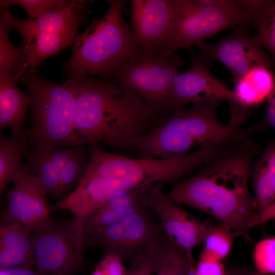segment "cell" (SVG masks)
Here are the masks:
<instances>
[{
    "mask_svg": "<svg viewBox=\"0 0 275 275\" xmlns=\"http://www.w3.org/2000/svg\"><path fill=\"white\" fill-rule=\"evenodd\" d=\"M259 149L252 138L236 149L199 168L166 194L176 204L197 208L242 237L253 241L251 230L261 224L249 188L253 160Z\"/></svg>",
    "mask_w": 275,
    "mask_h": 275,
    "instance_id": "1",
    "label": "cell"
},
{
    "mask_svg": "<svg viewBox=\"0 0 275 275\" xmlns=\"http://www.w3.org/2000/svg\"><path fill=\"white\" fill-rule=\"evenodd\" d=\"M67 80L75 96L74 128L88 146H124L170 116L118 84L91 76Z\"/></svg>",
    "mask_w": 275,
    "mask_h": 275,
    "instance_id": "2",
    "label": "cell"
},
{
    "mask_svg": "<svg viewBox=\"0 0 275 275\" xmlns=\"http://www.w3.org/2000/svg\"><path fill=\"white\" fill-rule=\"evenodd\" d=\"M219 104L200 102L187 109H175L164 122L124 146L133 148L143 158L168 159L183 156L197 147L232 140L243 128H234L218 119Z\"/></svg>",
    "mask_w": 275,
    "mask_h": 275,
    "instance_id": "3",
    "label": "cell"
},
{
    "mask_svg": "<svg viewBox=\"0 0 275 275\" xmlns=\"http://www.w3.org/2000/svg\"><path fill=\"white\" fill-rule=\"evenodd\" d=\"M125 2L108 1V9L99 19H93L85 31L77 34L72 52L65 63L67 79L97 75L102 80L115 76L138 48L125 22Z\"/></svg>",
    "mask_w": 275,
    "mask_h": 275,
    "instance_id": "4",
    "label": "cell"
},
{
    "mask_svg": "<svg viewBox=\"0 0 275 275\" xmlns=\"http://www.w3.org/2000/svg\"><path fill=\"white\" fill-rule=\"evenodd\" d=\"M90 148L89 166L84 178L118 179L134 189L175 182L193 170L229 153L233 147L228 142L209 144L183 156L168 159H134L104 151L97 145Z\"/></svg>",
    "mask_w": 275,
    "mask_h": 275,
    "instance_id": "5",
    "label": "cell"
},
{
    "mask_svg": "<svg viewBox=\"0 0 275 275\" xmlns=\"http://www.w3.org/2000/svg\"><path fill=\"white\" fill-rule=\"evenodd\" d=\"M17 81L27 87L31 99V124L26 130L28 142L56 147L87 146L74 128L75 96L69 80L53 82L43 77L37 68H29Z\"/></svg>",
    "mask_w": 275,
    "mask_h": 275,
    "instance_id": "6",
    "label": "cell"
},
{
    "mask_svg": "<svg viewBox=\"0 0 275 275\" xmlns=\"http://www.w3.org/2000/svg\"><path fill=\"white\" fill-rule=\"evenodd\" d=\"M173 18L170 37L162 52L171 54L189 48L227 29L251 23L249 1L172 0Z\"/></svg>",
    "mask_w": 275,
    "mask_h": 275,
    "instance_id": "7",
    "label": "cell"
},
{
    "mask_svg": "<svg viewBox=\"0 0 275 275\" xmlns=\"http://www.w3.org/2000/svg\"><path fill=\"white\" fill-rule=\"evenodd\" d=\"M84 1H63L51 12L36 19L13 15L12 29L21 37L24 69L36 68L72 45L87 11Z\"/></svg>",
    "mask_w": 275,
    "mask_h": 275,
    "instance_id": "8",
    "label": "cell"
},
{
    "mask_svg": "<svg viewBox=\"0 0 275 275\" xmlns=\"http://www.w3.org/2000/svg\"><path fill=\"white\" fill-rule=\"evenodd\" d=\"M35 268L42 275H77L86 250L83 218L55 223L49 217L31 232Z\"/></svg>",
    "mask_w": 275,
    "mask_h": 275,
    "instance_id": "9",
    "label": "cell"
},
{
    "mask_svg": "<svg viewBox=\"0 0 275 275\" xmlns=\"http://www.w3.org/2000/svg\"><path fill=\"white\" fill-rule=\"evenodd\" d=\"M184 60L173 53L138 48L115 75L117 84L140 95L148 103L171 114L170 92Z\"/></svg>",
    "mask_w": 275,
    "mask_h": 275,
    "instance_id": "10",
    "label": "cell"
},
{
    "mask_svg": "<svg viewBox=\"0 0 275 275\" xmlns=\"http://www.w3.org/2000/svg\"><path fill=\"white\" fill-rule=\"evenodd\" d=\"M163 234L155 215L143 205L119 222L84 234L86 248L96 246L105 255H113L131 262L152 242Z\"/></svg>",
    "mask_w": 275,
    "mask_h": 275,
    "instance_id": "11",
    "label": "cell"
},
{
    "mask_svg": "<svg viewBox=\"0 0 275 275\" xmlns=\"http://www.w3.org/2000/svg\"><path fill=\"white\" fill-rule=\"evenodd\" d=\"M140 201L158 217L166 236L190 255L195 246L204 244L209 225L172 201L159 185L151 184L142 188Z\"/></svg>",
    "mask_w": 275,
    "mask_h": 275,
    "instance_id": "12",
    "label": "cell"
},
{
    "mask_svg": "<svg viewBox=\"0 0 275 275\" xmlns=\"http://www.w3.org/2000/svg\"><path fill=\"white\" fill-rule=\"evenodd\" d=\"M210 61L203 54H193L190 67L175 75L170 92L172 111L189 103L236 100L234 90L211 72Z\"/></svg>",
    "mask_w": 275,
    "mask_h": 275,
    "instance_id": "13",
    "label": "cell"
},
{
    "mask_svg": "<svg viewBox=\"0 0 275 275\" xmlns=\"http://www.w3.org/2000/svg\"><path fill=\"white\" fill-rule=\"evenodd\" d=\"M248 32L246 24H240L231 34L215 44L203 41L197 45L209 60L218 61L224 65L235 81L255 67L270 69L272 67V59Z\"/></svg>",
    "mask_w": 275,
    "mask_h": 275,
    "instance_id": "14",
    "label": "cell"
},
{
    "mask_svg": "<svg viewBox=\"0 0 275 275\" xmlns=\"http://www.w3.org/2000/svg\"><path fill=\"white\" fill-rule=\"evenodd\" d=\"M131 33L138 48L163 52L171 32L172 0H132Z\"/></svg>",
    "mask_w": 275,
    "mask_h": 275,
    "instance_id": "15",
    "label": "cell"
},
{
    "mask_svg": "<svg viewBox=\"0 0 275 275\" xmlns=\"http://www.w3.org/2000/svg\"><path fill=\"white\" fill-rule=\"evenodd\" d=\"M8 193V214L12 224L32 230L48 219L51 211L47 195L37 179L21 170L15 176Z\"/></svg>",
    "mask_w": 275,
    "mask_h": 275,
    "instance_id": "16",
    "label": "cell"
},
{
    "mask_svg": "<svg viewBox=\"0 0 275 275\" xmlns=\"http://www.w3.org/2000/svg\"><path fill=\"white\" fill-rule=\"evenodd\" d=\"M236 100L228 101L231 114L229 123L240 127L249 116V108L256 107L266 101L275 91L272 69L255 67L234 81Z\"/></svg>",
    "mask_w": 275,
    "mask_h": 275,
    "instance_id": "17",
    "label": "cell"
},
{
    "mask_svg": "<svg viewBox=\"0 0 275 275\" xmlns=\"http://www.w3.org/2000/svg\"><path fill=\"white\" fill-rule=\"evenodd\" d=\"M13 75L0 73V132L10 129L12 136H26L25 123L31 99L17 86Z\"/></svg>",
    "mask_w": 275,
    "mask_h": 275,
    "instance_id": "18",
    "label": "cell"
},
{
    "mask_svg": "<svg viewBox=\"0 0 275 275\" xmlns=\"http://www.w3.org/2000/svg\"><path fill=\"white\" fill-rule=\"evenodd\" d=\"M142 189L134 188L115 195L86 215L83 218L84 234L112 225L134 212L142 206Z\"/></svg>",
    "mask_w": 275,
    "mask_h": 275,
    "instance_id": "19",
    "label": "cell"
},
{
    "mask_svg": "<svg viewBox=\"0 0 275 275\" xmlns=\"http://www.w3.org/2000/svg\"><path fill=\"white\" fill-rule=\"evenodd\" d=\"M256 210L260 215L275 207V142L270 141L250 169Z\"/></svg>",
    "mask_w": 275,
    "mask_h": 275,
    "instance_id": "20",
    "label": "cell"
},
{
    "mask_svg": "<svg viewBox=\"0 0 275 275\" xmlns=\"http://www.w3.org/2000/svg\"><path fill=\"white\" fill-rule=\"evenodd\" d=\"M22 170L37 179L47 196L59 201V172L48 158L42 142H28Z\"/></svg>",
    "mask_w": 275,
    "mask_h": 275,
    "instance_id": "21",
    "label": "cell"
},
{
    "mask_svg": "<svg viewBox=\"0 0 275 275\" xmlns=\"http://www.w3.org/2000/svg\"><path fill=\"white\" fill-rule=\"evenodd\" d=\"M26 136H7L0 132V194L23 169Z\"/></svg>",
    "mask_w": 275,
    "mask_h": 275,
    "instance_id": "22",
    "label": "cell"
},
{
    "mask_svg": "<svg viewBox=\"0 0 275 275\" xmlns=\"http://www.w3.org/2000/svg\"><path fill=\"white\" fill-rule=\"evenodd\" d=\"M13 15L10 9L0 8V73H9L17 80L24 71L21 47L13 44L9 38Z\"/></svg>",
    "mask_w": 275,
    "mask_h": 275,
    "instance_id": "23",
    "label": "cell"
},
{
    "mask_svg": "<svg viewBox=\"0 0 275 275\" xmlns=\"http://www.w3.org/2000/svg\"><path fill=\"white\" fill-rule=\"evenodd\" d=\"M252 24L257 30L253 36L258 43L275 55V1H251Z\"/></svg>",
    "mask_w": 275,
    "mask_h": 275,
    "instance_id": "24",
    "label": "cell"
},
{
    "mask_svg": "<svg viewBox=\"0 0 275 275\" xmlns=\"http://www.w3.org/2000/svg\"><path fill=\"white\" fill-rule=\"evenodd\" d=\"M90 150V146L78 147L74 154L59 171V201L68 196L86 175L89 166Z\"/></svg>",
    "mask_w": 275,
    "mask_h": 275,
    "instance_id": "25",
    "label": "cell"
},
{
    "mask_svg": "<svg viewBox=\"0 0 275 275\" xmlns=\"http://www.w3.org/2000/svg\"><path fill=\"white\" fill-rule=\"evenodd\" d=\"M193 267L192 256L165 235L155 275H188Z\"/></svg>",
    "mask_w": 275,
    "mask_h": 275,
    "instance_id": "26",
    "label": "cell"
},
{
    "mask_svg": "<svg viewBox=\"0 0 275 275\" xmlns=\"http://www.w3.org/2000/svg\"><path fill=\"white\" fill-rule=\"evenodd\" d=\"M239 234L219 223L209 225L205 236L204 249L200 255V260L221 261L230 253L233 241Z\"/></svg>",
    "mask_w": 275,
    "mask_h": 275,
    "instance_id": "27",
    "label": "cell"
},
{
    "mask_svg": "<svg viewBox=\"0 0 275 275\" xmlns=\"http://www.w3.org/2000/svg\"><path fill=\"white\" fill-rule=\"evenodd\" d=\"M164 234L152 242L131 262L125 275H155L160 259Z\"/></svg>",
    "mask_w": 275,
    "mask_h": 275,
    "instance_id": "28",
    "label": "cell"
},
{
    "mask_svg": "<svg viewBox=\"0 0 275 275\" xmlns=\"http://www.w3.org/2000/svg\"><path fill=\"white\" fill-rule=\"evenodd\" d=\"M254 263L258 272L266 275L275 272V238L268 237L259 241L253 254Z\"/></svg>",
    "mask_w": 275,
    "mask_h": 275,
    "instance_id": "29",
    "label": "cell"
},
{
    "mask_svg": "<svg viewBox=\"0 0 275 275\" xmlns=\"http://www.w3.org/2000/svg\"><path fill=\"white\" fill-rule=\"evenodd\" d=\"M63 0H0V8H8L17 5L26 12L29 19H36L51 12Z\"/></svg>",
    "mask_w": 275,
    "mask_h": 275,
    "instance_id": "30",
    "label": "cell"
},
{
    "mask_svg": "<svg viewBox=\"0 0 275 275\" xmlns=\"http://www.w3.org/2000/svg\"><path fill=\"white\" fill-rule=\"evenodd\" d=\"M43 146L48 158L58 172L74 154L78 147H56L44 144Z\"/></svg>",
    "mask_w": 275,
    "mask_h": 275,
    "instance_id": "31",
    "label": "cell"
},
{
    "mask_svg": "<svg viewBox=\"0 0 275 275\" xmlns=\"http://www.w3.org/2000/svg\"><path fill=\"white\" fill-rule=\"evenodd\" d=\"M266 106L264 117L257 125L252 127L255 132L264 131L275 126V91L266 100Z\"/></svg>",
    "mask_w": 275,
    "mask_h": 275,
    "instance_id": "32",
    "label": "cell"
},
{
    "mask_svg": "<svg viewBox=\"0 0 275 275\" xmlns=\"http://www.w3.org/2000/svg\"><path fill=\"white\" fill-rule=\"evenodd\" d=\"M96 266L101 269L103 275H125L127 272L123 261L113 255H105Z\"/></svg>",
    "mask_w": 275,
    "mask_h": 275,
    "instance_id": "33",
    "label": "cell"
},
{
    "mask_svg": "<svg viewBox=\"0 0 275 275\" xmlns=\"http://www.w3.org/2000/svg\"><path fill=\"white\" fill-rule=\"evenodd\" d=\"M195 269L198 275H227L221 261L200 260Z\"/></svg>",
    "mask_w": 275,
    "mask_h": 275,
    "instance_id": "34",
    "label": "cell"
},
{
    "mask_svg": "<svg viewBox=\"0 0 275 275\" xmlns=\"http://www.w3.org/2000/svg\"><path fill=\"white\" fill-rule=\"evenodd\" d=\"M0 275H42L35 268L16 267L0 270Z\"/></svg>",
    "mask_w": 275,
    "mask_h": 275,
    "instance_id": "35",
    "label": "cell"
},
{
    "mask_svg": "<svg viewBox=\"0 0 275 275\" xmlns=\"http://www.w3.org/2000/svg\"><path fill=\"white\" fill-rule=\"evenodd\" d=\"M92 275H103V274L101 269L97 266H96Z\"/></svg>",
    "mask_w": 275,
    "mask_h": 275,
    "instance_id": "36",
    "label": "cell"
},
{
    "mask_svg": "<svg viewBox=\"0 0 275 275\" xmlns=\"http://www.w3.org/2000/svg\"><path fill=\"white\" fill-rule=\"evenodd\" d=\"M188 275H198L194 267H192Z\"/></svg>",
    "mask_w": 275,
    "mask_h": 275,
    "instance_id": "37",
    "label": "cell"
},
{
    "mask_svg": "<svg viewBox=\"0 0 275 275\" xmlns=\"http://www.w3.org/2000/svg\"><path fill=\"white\" fill-rule=\"evenodd\" d=\"M248 275H264V274H261V273H259V272H257L252 273L249 274Z\"/></svg>",
    "mask_w": 275,
    "mask_h": 275,
    "instance_id": "38",
    "label": "cell"
},
{
    "mask_svg": "<svg viewBox=\"0 0 275 275\" xmlns=\"http://www.w3.org/2000/svg\"><path fill=\"white\" fill-rule=\"evenodd\" d=\"M227 275H232V274H228L227 273ZM232 275H233V274H232Z\"/></svg>",
    "mask_w": 275,
    "mask_h": 275,
    "instance_id": "39",
    "label": "cell"
}]
</instances>
